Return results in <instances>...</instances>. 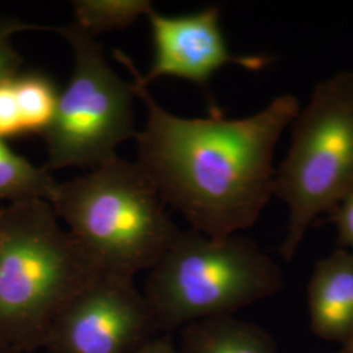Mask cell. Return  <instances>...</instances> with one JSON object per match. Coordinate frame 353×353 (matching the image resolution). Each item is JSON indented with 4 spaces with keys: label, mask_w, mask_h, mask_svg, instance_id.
<instances>
[{
    "label": "cell",
    "mask_w": 353,
    "mask_h": 353,
    "mask_svg": "<svg viewBox=\"0 0 353 353\" xmlns=\"http://www.w3.org/2000/svg\"><path fill=\"white\" fill-rule=\"evenodd\" d=\"M115 59L132 76L147 122L137 132L140 169L165 204L191 229L223 240L252 228L274 196V156L283 132L300 110L294 94L275 97L262 110L239 119L185 118L163 109L140 83L138 67L123 51Z\"/></svg>",
    "instance_id": "1"
},
{
    "label": "cell",
    "mask_w": 353,
    "mask_h": 353,
    "mask_svg": "<svg viewBox=\"0 0 353 353\" xmlns=\"http://www.w3.org/2000/svg\"><path fill=\"white\" fill-rule=\"evenodd\" d=\"M99 274L48 201L0 207V344L43 350L57 316Z\"/></svg>",
    "instance_id": "2"
},
{
    "label": "cell",
    "mask_w": 353,
    "mask_h": 353,
    "mask_svg": "<svg viewBox=\"0 0 353 353\" xmlns=\"http://www.w3.org/2000/svg\"><path fill=\"white\" fill-rule=\"evenodd\" d=\"M49 203L105 274L134 279L150 271L181 233L151 179L119 156L57 183Z\"/></svg>",
    "instance_id": "3"
},
{
    "label": "cell",
    "mask_w": 353,
    "mask_h": 353,
    "mask_svg": "<svg viewBox=\"0 0 353 353\" xmlns=\"http://www.w3.org/2000/svg\"><path fill=\"white\" fill-rule=\"evenodd\" d=\"M284 288L280 265L243 236L178 234L148 271L144 297L161 334L208 318L234 316Z\"/></svg>",
    "instance_id": "4"
},
{
    "label": "cell",
    "mask_w": 353,
    "mask_h": 353,
    "mask_svg": "<svg viewBox=\"0 0 353 353\" xmlns=\"http://www.w3.org/2000/svg\"><path fill=\"white\" fill-rule=\"evenodd\" d=\"M288 152L279 165L274 196L288 208L281 258L290 262L312 224L353 191V71L316 84L292 122Z\"/></svg>",
    "instance_id": "5"
},
{
    "label": "cell",
    "mask_w": 353,
    "mask_h": 353,
    "mask_svg": "<svg viewBox=\"0 0 353 353\" xmlns=\"http://www.w3.org/2000/svg\"><path fill=\"white\" fill-rule=\"evenodd\" d=\"M70 43L74 70L61 90L54 119L42 135L51 172L64 168L90 170L108 163L117 148L135 139L131 81H125L109 65L101 45L76 24L52 28Z\"/></svg>",
    "instance_id": "6"
},
{
    "label": "cell",
    "mask_w": 353,
    "mask_h": 353,
    "mask_svg": "<svg viewBox=\"0 0 353 353\" xmlns=\"http://www.w3.org/2000/svg\"><path fill=\"white\" fill-rule=\"evenodd\" d=\"M161 331L132 278L101 272L57 316L45 353H134Z\"/></svg>",
    "instance_id": "7"
},
{
    "label": "cell",
    "mask_w": 353,
    "mask_h": 353,
    "mask_svg": "<svg viewBox=\"0 0 353 353\" xmlns=\"http://www.w3.org/2000/svg\"><path fill=\"white\" fill-rule=\"evenodd\" d=\"M153 41V62L145 75L138 71L140 83L148 87L160 77H178L207 87L212 76L227 64H239L259 71L270 57L233 54L220 24V8L165 16L154 8L147 13Z\"/></svg>",
    "instance_id": "8"
},
{
    "label": "cell",
    "mask_w": 353,
    "mask_h": 353,
    "mask_svg": "<svg viewBox=\"0 0 353 353\" xmlns=\"http://www.w3.org/2000/svg\"><path fill=\"white\" fill-rule=\"evenodd\" d=\"M307 309L316 338L344 345L353 335V252L336 249L316 261L307 284Z\"/></svg>",
    "instance_id": "9"
},
{
    "label": "cell",
    "mask_w": 353,
    "mask_h": 353,
    "mask_svg": "<svg viewBox=\"0 0 353 353\" xmlns=\"http://www.w3.org/2000/svg\"><path fill=\"white\" fill-rule=\"evenodd\" d=\"M179 353H279L272 336L234 316L208 318L178 330Z\"/></svg>",
    "instance_id": "10"
},
{
    "label": "cell",
    "mask_w": 353,
    "mask_h": 353,
    "mask_svg": "<svg viewBox=\"0 0 353 353\" xmlns=\"http://www.w3.org/2000/svg\"><path fill=\"white\" fill-rule=\"evenodd\" d=\"M57 183L45 166L32 164L12 151L6 140L0 139V202H49Z\"/></svg>",
    "instance_id": "11"
},
{
    "label": "cell",
    "mask_w": 353,
    "mask_h": 353,
    "mask_svg": "<svg viewBox=\"0 0 353 353\" xmlns=\"http://www.w3.org/2000/svg\"><path fill=\"white\" fill-rule=\"evenodd\" d=\"M13 88L24 135L42 137L54 119L61 90L50 76L37 71L14 76Z\"/></svg>",
    "instance_id": "12"
},
{
    "label": "cell",
    "mask_w": 353,
    "mask_h": 353,
    "mask_svg": "<svg viewBox=\"0 0 353 353\" xmlns=\"http://www.w3.org/2000/svg\"><path fill=\"white\" fill-rule=\"evenodd\" d=\"M72 4L74 24L92 37L128 28L153 8L150 0H76Z\"/></svg>",
    "instance_id": "13"
},
{
    "label": "cell",
    "mask_w": 353,
    "mask_h": 353,
    "mask_svg": "<svg viewBox=\"0 0 353 353\" xmlns=\"http://www.w3.org/2000/svg\"><path fill=\"white\" fill-rule=\"evenodd\" d=\"M37 26H28L19 20L6 19L0 21V83L20 74L23 64L21 55L14 49L12 36Z\"/></svg>",
    "instance_id": "14"
},
{
    "label": "cell",
    "mask_w": 353,
    "mask_h": 353,
    "mask_svg": "<svg viewBox=\"0 0 353 353\" xmlns=\"http://www.w3.org/2000/svg\"><path fill=\"white\" fill-rule=\"evenodd\" d=\"M24 135L13 88V79L0 83V139Z\"/></svg>",
    "instance_id": "15"
},
{
    "label": "cell",
    "mask_w": 353,
    "mask_h": 353,
    "mask_svg": "<svg viewBox=\"0 0 353 353\" xmlns=\"http://www.w3.org/2000/svg\"><path fill=\"white\" fill-rule=\"evenodd\" d=\"M330 216L336 225L339 248L353 252V191L336 204Z\"/></svg>",
    "instance_id": "16"
},
{
    "label": "cell",
    "mask_w": 353,
    "mask_h": 353,
    "mask_svg": "<svg viewBox=\"0 0 353 353\" xmlns=\"http://www.w3.org/2000/svg\"><path fill=\"white\" fill-rule=\"evenodd\" d=\"M134 353H179L172 334H160Z\"/></svg>",
    "instance_id": "17"
},
{
    "label": "cell",
    "mask_w": 353,
    "mask_h": 353,
    "mask_svg": "<svg viewBox=\"0 0 353 353\" xmlns=\"http://www.w3.org/2000/svg\"><path fill=\"white\" fill-rule=\"evenodd\" d=\"M0 353H37V352H26V351H20V350H16L12 347H8V345H3L0 344Z\"/></svg>",
    "instance_id": "18"
},
{
    "label": "cell",
    "mask_w": 353,
    "mask_h": 353,
    "mask_svg": "<svg viewBox=\"0 0 353 353\" xmlns=\"http://www.w3.org/2000/svg\"><path fill=\"white\" fill-rule=\"evenodd\" d=\"M338 353H353V335L350 341H347L344 345H341V351Z\"/></svg>",
    "instance_id": "19"
}]
</instances>
